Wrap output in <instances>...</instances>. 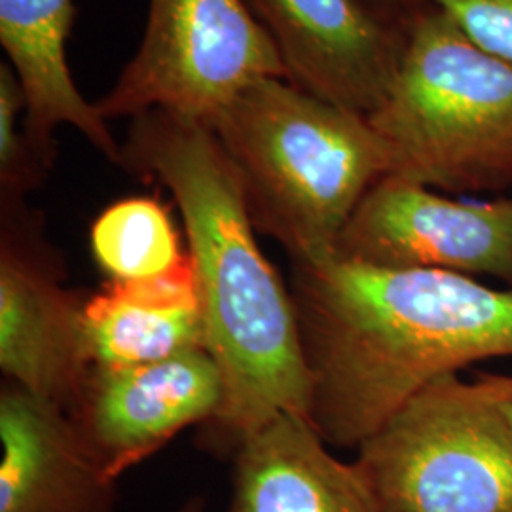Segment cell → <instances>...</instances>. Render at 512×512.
I'll return each mask as SVG.
<instances>
[{
	"label": "cell",
	"instance_id": "7a4b0ae2",
	"mask_svg": "<svg viewBox=\"0 0 512 512\" xmlns=\"http://www.w3.org/2000/svg\"><path fill=\"white\" fill-rule=\"evenodd\" d=\"M293 266L308 420L329 446L359 448L425 385L512 357V289L338 258Z\"/></svg>",
	"mask_w": 512,
	"mask_h": 512
},
{
	"label": "cell",
	"instance_id": "5bb4252c",
	"mask_svg": "<svg viewBox=\"0 0 512 512\" xmlns=\"http://www.w3.org/2000/svg\"><path fill=\"white\" fill-rule=\"evenodd\" d=\"M84 336L92 366L143 365L207 349L190 255L165 274L112 281L86 298Z\"/></svg>",
	"mask_w": 512,
	"mask_h": 512
},
{
	"label": "cell",
	"instance_id": "6da1fadb",
	"mask_svg": "<svg viewBox=\"0 0 512 512\" xmlns=\"http://www.w3.org/2000/svg\"><path fill=\"white\" fill-rule=\"evenodd\" d=\"M120 167L164 186L183 217L207 349L224 380L207 446L234 458L275 416L308 418L310 374L293 294L256 241L238 171L211 124L148 110L129 120Z\"/></svg>",
	"mask_w": 512,
	"mask_h": 512
},
{
	"label": "cell",
	"instance_id": "d6986e66",
	"mask_svg": "<svg viewBox=\"0 0 512 512\" xmlns=\"http://www.w3.org/2000/svg\"><path fill=\"white\" fill-rule=\"evenodd\" d=\"M376 4H380V6H384L387 10H393V12H408V10H412L414 6H418L421 4V0H374Z\"/></svg>",
	"mask_w": 512,
	"mask_h": 512
},
{
	"label": "cell",
	"instance_id": "8fae6325",
	"mask_svg": "<svg viewBox=\"0 0 512 512\" xmlns=\"http://www.w3.org/2000/svg\"><path fill=\"white\" fill-rule=\"evenodd\" d=\"M0 512H114L118 480L101 469L65 408L4 380Z\"/></svg>",
	"mask_w": 512,
	"mask_h": 512
},
{
	"label": "cell",
	"instance_id": "ffe728a7",
	"mask_svg": "<svg viewBox=\"0 0 512 512\" xmlns=\"http://www.w3.org/2000/svg\"><path fill=\"white\" fill-rule=\"evenodd\" d=\"M205 507H207V505H205V499L200 497V495H196V497L188 499L183 507L179 509V512H205Z\"/></svg>",
	"mask_w": 512,
	"mask_h": 512
},
{
	"label": "cell",
	"instance_id": "2e32d148",
	"mask_svg": "<svg viewBox=\"0 0 512 512\" xmlns=\"http://www.w3.org/2000/svg\"><path fill=\"white\" fill-rule=\"evenodd\" d=\"M25 97L8 61L0 63V198H27L46 181L23 131Z\"/></svg>",
	"mask_w": 512,
	"mask_h": 512
},
{
	"label": "cell",
	"instance_id": "9c48e42d",
	"mask_svg": "<svg viewBox=\"0 0 512 512\" xmlns=\"http://www.w3.org/2000/svg\"><path fill=\"white\" fill-rule=\"evenodd\" d=\"M289 82L368 116L389 92L406 44V12L374 0H247Z\"/></svg>",
	"mask_w": 512,
	"mask_h": 512
},
{
	"label": "cell",
	"instance_id": "5b68a950",
	"mask_svg": "<svg viewBox=\"0 0 512 512\" xmlns=\"http://www.w3.org/2000/svg\"><path fill=\"white\" fill-rule=\"evenodd\" d=\"M357 452L382 512H512V425L478 374L425 385Z\"/></svg>",
	"mask_w": 512,
	"mask_h": 512
},
{
	"label": "cell",
	"instance_id": "8992f818",
	"mask_svg": "<svg viewBox=\"0 0 512 512\" xmlns=\"http://www.w3.org/2000/svg\"><path fill=\"white\" fill-rule=\"evenodd\" d=\"M262 78L289 80L247 0H148L143 40L95 107L107 122L162 109L209 124Z\"/></svg>",
	"mask_w": 512,
	"mask_h": 512
},
{
	"label": "cell",
	"instance_id": "277c9868",
	"mask_svg": "<svg viewBox=\"0 0 512 512\" xmlns=\"http://www.w3.org/2000/svg\"><path fill=\"white\" fill-rule=\"evenodd\" d=\"M404 21L399 71L368 114L391 150V175L450 194L511 188V61L478 48L433 4Z\"/></svg>",
	"mask_w": 512,
	"mask_h": 512
},
{
	"label": "cell",
	"instance_id": "4fadbf2b",
	"mask_svg": "<svg viewBox=\"0 0 512 512\" xmlns=\"http://www.w3.org/2000/svg\"><path fill=\"white\" fill-rule=\"evenodd\" d=\"M228 512H382L359 465L332 456L308 418L279 414L234 454Z\"/></svg>",
	"mask_w": 512,
	"mask_h": 512
},
{
	"label": "cell",
	"instance_id": "52a82bcc",
	"mask_svg": "<svg viewBox=\"0 0 512 512\" xmlns=\"http://www.w3.org/2000/svg\"><path fill=\"white\" fill-rule=\"evenodd\" d=\"M27 198H0V370L8 382L69 410L92 361L84 302Z\"/></svg>",
	"mask_w": 512,
	"mask_h": 512
},
{
	"label": "cell",
	"instance_id": "ac0fdd59",
	"mask_svg": "<svg viewBox=\"0 0 512 512\" xmlns=\"http://www.w3.org/2000/svg\"><path fill=\"white\" fill-rule=\"evenodd\" d=\"M486 384L490 385V389L494 391L495 397L499 399L501 408L507 416V420L512 425V387L511 385L505 384L503 376L501 374H486V372H476Z\"/></svg>",
	"mask_w": 512,
	"mask_h": 512
},
{
	"label": "cell",
	"instance_id": "7c38bea8",
	"mask_svg": "<svg viewBox=\"0 0 512 512\" xmlns=\"http://www.w3.org/2000/svg\"><path fill=\"white\" fill-rule=\"evenodd\" d=\"M73 0H0V44L25 97L23 131L38 162L52 171L55 131L76 129L109 162L122 165V143L109 122L84 99L69 69L67 40Z\"/></svg>",
	"mask_w": 512,
	"mask_h": 512
},
{
	"label": "cell",
	"instance_id": "44dd1931",
	"mask_svg": "<svg viewBox=\"0 0 512 512\" xmlns=\"http://www.w3.org/2000/svg\"><path fill=\"white\" fill-rule=\"evenodd\" d=\"M503 380H505V384L511 385L512 387V376H503Z\"/></svg>",
	"mask_w": 512,
	"mask_h": 512
},
{
	"label": "cell",
	"instance_id": "3957f363",
	"mask_svg": "<svg viewBox=\"0 0 512 512\" xmlns=\"http://www.w3.org/2000/svg\"><path fill=\"white\" fill-rule=\"evenodd\" d=\"M209 124L238 171L256 232L275 239L293 264L334 258L357 205L393 171L368 116L287 78L247 86Z\"/></svg>",
	"mask_w": 512,
	"mask_h": 512
},
{
	"label": "cell",
	"instance_id": "ba28073f",
	"mask_svg": "<svg viewBox=\"0 0 512 512\" xmlns=\"http://www.w3.org/2000/svg\"><path fill=\"white\" fill-rule=\"evenodd\" d=\"M334 258L387 270L492 275L512 289V198H446L397 175L374 184Z\"/></svg>",
	"mask_w": 512,
	"mask_h": 512
},
{
	"label": "cell",
	"instance_id": "e0dca14e",
	"mask_svg": "<svg viewBox=\"0 0 512 512\" xmlns=\"http://www.w3.org/2000/svg\"><path fill=\"white\" fill-rule=\"evenodd\" d=\"M433 4L488 54L512 63V0H421Z\"/></svg>",
	"mask_w": 512,
	"mask_h": 512
},
{
	"label": "cell",
	"instance_id": "30bf717a",
	"mask_svg": "<svg viewBox=\"0 0 512 512\" xmlns=\"http://www.w3.org/2000/svg\"><path fill=\"white\" fill-rule=\"evenodd\" d=\"M224 399L207 349L129 366H92L67 410L93 458L112 480L150 458L183 429L209 423Z\"/></svg>",
	"mask_w": 512,
	"mask_h": 512
},
{
	"label": "cell",
	"instance_id": "9a60e30c",
	"mask_svg": "<svg viewBox=\"0 0 512 512\" xmlns=\"http://www.w3.org/2000/svg\"><path fill=\"white\" fill-rule=\"evenodd\" d=\"M90 243L97 264L112 281L165 274L188 255L169 209L152 196L110 203L93 222Z\"/></svg>",
	"mask_w": 512,
	"mask_h": 512
}]
</instances>
